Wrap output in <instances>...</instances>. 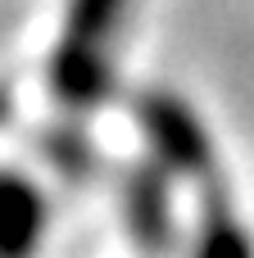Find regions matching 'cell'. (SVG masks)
<instances>
[{
	"label": "cell",
	"mask_w": 254,
	"mask_h": 258,
	"mask_svg": "<svg viewBox=\"0 0 254 258\" xmlns=\"http://www.w3.org/2000/svg\"><path fill=\"white\" fill-rule=\"evenodd\" d=\"M195 258H254L250 236L232 209L227 186L209 172L205 177V204H200V240H195Z\"/></svg>",
	"instance_id": "3957f363"
},
{
	"label": "cell",
	"mask_w": 254,
	"mask_h": 258,
	"mask_svg": "<svg viewBox=\"0 0 254 258\" xmlns=\"http://www.w3.org/2000/svg\"><path fill=\"white\" fill-rule=\"evenodd\" d=\"M127 218H132V231H136L141 249H164L168 245L173 209H168V190H164L159 172H141L132 181V190H127Z\"/></svg>",
	"instance_id": "277c9868"
},
{
	"label": "cell",
	"mask_w": 254,
	"mask_h": 258,
	"mask_svg": "<svg viewBox=\"0 0 254 258\" xmlns=\"http://www.w3.org/2000/svg\"><path fill=\"white\" fill-rule=\"evenodd\" d=\"M141 132L155 150V159L164 168H177V172H209L214 168V150H209V136L205 127L191 118L186 104L168 100V95H150L141 104Z\"/></svg>",
	"instance_id": "6da1fadb"
},
{
	"label": "cell",
	"mask_w": 254,
	"mask_h": 258,
	"mask_svg": "<svg viewBox=\"0 0 254 258\" xmlns=\"http://www.w3.org/2000/svg\"><path fill=\"white\" fill-rule=\"evenodd\" d=\"M41 227H45L41 195L23 177L0 172V258H32V249L41 245Z\"/></svg>",
	"instance_id": "7a4b0ae2"
}]
</instances>
